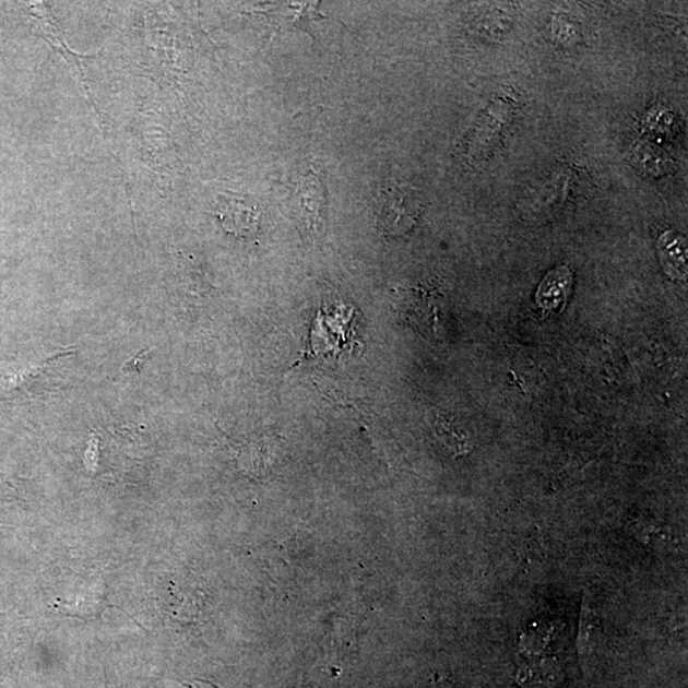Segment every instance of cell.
<instances>
[{
  "instance_id": "7a4b0ae2",
  "label": "cell",
  "mask_w": 688,
  "mask_h": 688,
  "mask_svg": "<svg viewBox=\"0 0 688 688\" xmlns=\"http://www.w3.org/2000/svg\"><path fill=\"white\" fill-rule=\"evenodd\" d=\"M260 210L250 198L233 193L222 195L217 216L222 227L236 237H251L259 229Z\"/></svg>"
},
{
  "instance_id": "5b68a950",
  "label": "cell",
  "mask_w": 688,
  "mask_h": 688,
  "mask_svg": "<svg viewBox=\"0 0 688 688\" xmlns=\"http://www.w3.org/2000/svg\"><path fill=\"white\" fill-rule=\"evenodd\" d=\"M596 632V618L594 612L588 608L584 602L583 614L580 618L579 649L580 654L592 647L593 634Z\"/></svg>"
},
{
  "instance_id": "277c9868",
  "label": "cell",
  "mask_w": 688,
  "mask_h": 688,
  "mask_svg": "<svg viewBox=\"0 0 688 688\" xmlns=\"http://www.w3.org/2000/svg\"><path fill=\"white\" fill-rule=\"evenodd\" d=\"M660 254L665 271L672 278H684L687 272V247L683 236L667 232L661 236Z\"/></svg>"
},
{
  "instance_id": "3957f363",
  "label": "cell",
  "mask_w": 688,
  "mask_h": 688,
  "mask_svg": "<svg viewBox=\"0 0 688 688\" xmlns=\"http://www.w3.org/2000/svg\"><path fill=\"white\" fill-rule=\"evenodd\" d=\"M572 283V272L568 266H557L541 282L537 303L545 311H556L568 298Z\"/></svg>"
},
{
  "instance_id": "52a82bcc",
  "label": "cell",
  "mask_w": 688,
  "mask_h": 688,
  "mask_svg": "<svg viewBox=\"0 0 688 688\" xmlns=\"http://www.w3.org/2000/svg\"><path fill=\"white\" fill-rule=\"evenodd\" d=\"M150 351L151 348L142 349L140 354L135 355L132 359H130V361L122 366V371L129 375L141 373V367L143 366L145 359H147V352Z\"/></svg>"
},
{
  "instance_id": "8992f818",
  "label": "cell",
  "mask_w": 688,
  "mask_h": 688,
  "mask_svg": "<svg viewBox=\"0 0 688 688\" xmlns=\"http://www.w3.org/2000/svg\"><path fill=\"white\" fill-rule=\"evenodd\" d=\"M634 532H637L641 541L652 546H664L665 543L671 541L667 535L661 531V527L656 526H634Z\"/></svg>"
},
{
  "instance_id": "ba28073f",
  "label": "cell",
  "mask_w": 688,
  "mask_h": 688,
  "mask_svg": "<svg viewBox=\"0 0 688 688\" xmlns=\"http://www.w3.org/2000/svg\"><path fill=\"white\" fill-rule=\"evenodd\" d=\"M202 688V687H201Z\"/></svg>"
},
{
  "instance_id": "6da1fadb",
  "label": "cell",
  "mask_w": 688,
  "mask_h": 688,
  "mask_svg": "<svg viewBox=\"0 0 688 688\" xmlns=\"http://www.w3.org/2000/svg\"><path fill=\"white\" fill-rule=\"evenodd\" d=\"M420 203L415 190L390 186L381 191L379 225L390 236H401L415 227Z\"/></svg>"
}]
</instances>
